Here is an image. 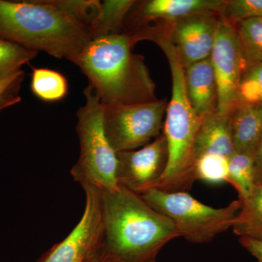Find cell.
<instances>
[{
	"instance_id": "6da1fadb",
	"label": "cell",
	"mask_w": 262,
	"mask_h": 262,
	"mask_svg": "<svg viewBox=\"0 0 262 262\" xmlns=\"http://www.w3.org/2000/svg\"><path fill=\"white\" fill-rule=\"evenodd\" d=\"M99 189L101 254L118 262H150L165 245L180 237L173 222L139 194L120 185L115 189Z\"/></svg>"
},
{
	"instance_id": "7a4b0ae2",
	"label": "cell",
	"mask_w": 262,
	"mask_h": 262,
	"mask_svg": "<svg viewBox=\"0 0 262 262\" xmlns=\"http://www.w3.org/2000/svg\"><path fill=\"white\" fill-rule=\"evenodd\" d=\"M134 36L137 42L150 40L156 43L165 53L171 72V98L163 125L168 144V163L155 188L165 192H187L196 181L194 149L202 119L188 99L184 67L164 23L146 26Z\"/></svg>"
},
{
	"instance_id": "3957f363",
	"label": "cell",
	"mask_w": 262,
	"mask_h": 262,
	"mask_svg": "<svg viewBox=\"0 0 262 262\" xmlns=\"http://www.w3.org/2000/svg\"><path fill=\"white\" fill-rule=\"evenodd\" d=\"M134 39L120 33L90 41L69 61L89 79L103 104H136L158 100L144 58L132 51Z\"/></svg>"
},
{
	"instance_id": "277c9868",
	"label": "cell",
	"mask_w": 262,
	"mask_h": 262,
	"mask_svg": "<svg viewBox=\"0 0 262 262\" xmlns=\"http://www.w3.org/2000/svg\"><path fill=\"white\" fill-rule=\"evenodd\" d=\"M0 38L67 60L91 41L88 27L51 0H0Z\"/></svg>"
},
{
	"instance_id": "5b68a950",
	"label": "cell",
	"mask_w": 262,
	"mask_h": 262,
	"mask_svg": "<svg viewBox=\"0 0 262 262\" xmlns=\"http://www.w3.org/2000/svg\"><path fill=\"white\" fill-rule=\"evenodd\" d=\"M83 94L85 103L77 111L76 126L80 156L71 170V175L82 187L117 189L118 160L103 128L102 103L91 84L84 89Z\"/></svg>"
},
{
	"instance_id": "8992f818",
	"label": "cell",
	"mask_w": 262,
	"mask_h": 262,
	"mask_svg": "<svg viewBox=\"0 0 262 262\" xmlns=\"http://www.w3.org/2000/svg\"><path fill=\"white\" fill-rule=\"evenodd\" d=\"M138 194L155 211L168 217L180 237L192 244L211 242L232 228L242 206L237 199L224 208H213L187 192H165L157 188Z\"/></svg>"
},
{
	"instance_id": "52a82bcc",
	"label": "cell",
	"mask_w": 262,
	"mask_h": 262,
	"mask_svg": "<svg viewBox=\"0 0 262 262\" xmlns=\"http://www.w3.org/2000/svg\"><path fill=\"white\" fill-rule=\"evenodd\" d=\"M102 105L103 128L116 152L139 149L162 134L166 98L136 104Z\"/></svg>"
},
{
	"instance_id": "ba28073f",
	"label": "cell",
	"mask_w": 262,
	"mask_h": 262,
	"mask_svg": "<svg viewBox=\"0 0 262 262\" xmlns=\"http://www.w3.org/2000/svg\"><path fill=\"white\" fill-rule=\"evenodd\" d=\"M82 187L85 193V206L80 220L64 239L53 246L36 262H92L101 253V192L95 186Z\"/></svg>"
},
{
	"instance_id": "9c48e42d",
	"label": "cell",
	"mask_w": 262,
	"mask_h": 262,
	"mask_svg": "<svg viewBox=\"0 0 262 262\" xmlns=\"http://www.w3.org/2000/svg\"><path fill=\"white\" fill-rule=\"evenodd\" d=\"M210 59L218 89V112L229 115L235 106L239 83L247 65L235 27L221 16Z\"/></svg>"
},
{
	"instance_id": "30bf717a",
	"label": "cell",
	"mask_w": 262,
	"mask_h": 262,
	"mask_svg": "<svg viewBox=\"0 0 262 262\" xmlns=\"http://www.w3.org/2000/svg\"><path fill=\"white\" fill-rule=\"evenodd\" d=\"M118 185L141 194L156 187L166 168L168 159L166 138L162 133L145 146L117 152Z\"/></svg>"
},
{
	"instance_id": "8fae6325",
	"label": "cell",
	"mask_w": 262,
	"mask_h": 262,
	"mask_svg": "<svg viewBox=\"0 0 262 262\" xmlns=\"http://www.w3.org/2000/svg\"><path fill=\"white\" fill-rule=\"evenodd\" d=\"M220 13H202L172 23H165L184 69L211 56Z\"/></svg>"
},
{
	"instance_id": "7c38bea8",
	"label": "cell",
	"mask_w": 262,
	"mask_h": 262,
	"mask_svg": "<svg viewBox=\"0 0 262 262\" xmlns=\"http://www.w3.org/2000/svg\"><path fill=\"white\" fill-rule=\"evenodd\" d=\"M225 3L223 0L136 1L124 22L123 33L134 34L151 20L172 23L198 13H221Z\"/></svg>"
},
{
	"instance_id": "4fadbf2b",
	"label": "cell",
	"mask_w": 262,
	"mask_h": 262,
	"mask_svg": "<svg viewBox=\"0 0 262 262\" xmlns=\"http://www.w3.org/2000/svg\"><path fill=\"white\" fill-rule=\"evenodd\" d=\"M184 82L188 99L202 120L218 111V89L210 58L184 69Z\"/></svg>"
},
{
	"instance_id": "5bb4252c",
	"label": "cell",
	"mask_w": 262,
	"mask_h": 262,
	"mask_svg": "<svg viewBox=\"0 0 262 262\" xmlns=\"http://www.w3.org/2000/svg\"><path fill=\"white\" fill-rule=\"evenodd\" d=\"M234 152L255 157L262 139V105L238 104L229 113Z\"/></svg>"
},
{
	"instance_id": "9a60e30c",
	"label": "cell",
	"mask_w": 262,
	"mask_h": 262,
	"mask_svg": "<svg viewBox=\"0 0 262 262\" xmlns=\"http://www.w3.org/2000/svg\"><path fill=\"white\" fill-rule=\"evenodd\" d=\"M234 153L229 114L224 115L217 111L203 118L194 144V161L205 154H220L230 158Z\"/></svg>"
},
{
	"instance_id": "2e32d148",
	"label": "cell",
	"mask_w": 262,
	"mask_h": 262,
	"mask_svg": "<svg viewBox=\"0 0 262 262\" xmlns=\"http://www.w3.org/2000/svg\"><path fill=\"white\" fill-rule=\"evenodd\" d=\"M136 3L134 0L101 2L97 15L89 27L91 40L123 32L124 22Z\"/></svg>"
},
{
	"instance_id": "e0dca14e",
	"label": "cell",
	"mask_w": 262,
	"mask_h": 262,
	"mask_svg": "<svg viewBox=\"0 0 262 262\" xmlns=\"http://www.w3.org/2000/svg\"><path fill=\"white\" fill-rule=\"evenodd\" d=\"M241 202L242 206L232 227L234 234L262 241V184H256L251 194Z\"/></svg>"
},
{
	"instance_id": "ac0fdd59",
	"label": "cell",
	"mask_w": 262,
	"mask_h": 262,
	"mask_svg": "<svg viewBox=\"0 0 262 262\" xmlns=\"http://www.w3.org/2000/svg\"><path fill=\"white\" fill-rule=\"evenodd\" d=\"M31 90L36 97L47 103L62 101L68 94L67 78L57 71L32 67Z\"/></svg>"
},
{
	"instance_id": "d6986e66",
	"label": "cell",
	"mask_w": 262,
	"mask_h": 262,
	"mask_svg": "<svg viewBox=\"0 0 262 262\" xmlns=\"http://www.w3.org/2000/svg\"><path fill=\"white\" fill-rule=\"evenodd\" d=\"M254 156L234 152L229 159L228 173L226 182L234 187L243 201L252 192L255 183Z\"/></svg>"
},
{
	"instance_id": "ffe728a7",
	"label": "cell",
	"mask_w": 262,
	"mask_h": 262,
	"mask_svg": "<svg viewBox=\"0 0 262 262\" xmlns=\"http://www.w3.org/2000/svg\"><path fill=\"white\" fill-rule=\"evenodd\" d=\"M234 27L247 68L262 61V17L244 20Z\"/></svg>"
},
{
	"instance_id": "44dd1931",
	"label": "cell",
	"mask_w": 262,
	"mask_h": 262,
	"mask_svg": "<svg viewBox=\"0 0 262 262\" xmlns=\"http://www.w3.org/2000/svg\"><path fill=\"white\" fill-rule=\"evenodd\" d=\"M37 54V51L0 38V80L21 70Z\"/></svg>"
},
{
	"instance_id": "7402d4cb",
	"label": "cell",
	"mask_w": 262,
	"mask_h": 262,
	"mask_svg": "<svg viewBox=\"0 0 262 262\" xmlns=\"http://www.w3.org/2000/svg\"><path fill=\"white\" fill-rule=\"evenodd\" d=\"M229 158L220 154H205L198 157L194 163L196 180L209 184L226 182Z\"/></svg>"
},
{
	"instance_id": "603a6c76",
	"label": "cell",
	"mask_w": 262,
	"mask_h": 262,
	"mask_svg": "<svg viewBox=\"0 0 262 262\" xmlns=\"http://www.w3.org/2000/svg\"><path fill=\"white\" fill-rule=\"evenodd\" d=\"M245 103L262 105V61L248 67L241 77L235 106Z\"/></svg>"
},
{
	"instance_id": "cb8c5ba5",
	"label": "cell",
	"mask_w": 262,
	"mask_h": 262,
	"mask_svg": "<svg viewBox=\"0 0 262 262\" xmlns=\"http://www.w3.org/2000/svg\"><path fill=\"white\" fill-rule=\"evenodd\" d=\"M221 17L232 26L244 20L262 17V0L225 1Z\"/></svg>"
},
{
	"instance_id": "d4e9b609",
	"label": "cell",
	"mask_w": 262,
	"mask_h": 262,
	"mask_svg": "<svg viewBox=\"0 0 262 262\" xmlns=\"http://www.w3.org/2000/svg\"><path fill=\"white\" fill-rule=\"evenodd\" d=\"M25 72L20 70L0 80V113L6 108L20 102V89Z\"/></svg>"
},
{
	"instance_id": "484cf974",
	"label": "cell",
	"mask_w": 262,
	"mask_h": 262,
	"mask_svg": "<svg viewBox=\"0 0 262 262\" xmlns=\"http://www.w3.org/2000/svg\"><path fill=\"white\" fill-rule=\"evenodd\" d=\"M239 243L257 262H262V241L248 237H239Z\"/></svg>"
},
{
	"instance_id": "4316f807",
	"label": "cell",
	"mask_w": 262,
	"mask_h": 262,
	"mask_svg": "<svg viewBox=\"0 0 262 262\" xmlns=\"http://www.w3.org/2000/svg\"><path fill=\"white\" fill-rule=\"evenodd\" d=\"M255 183L262 184V139L254 157Z\"/></svg>"
},
{
	"instance_id": "83f0119b",
	"label": "cell",
	"mask_w": 262,
	"mask_h": 262,
	"mask_svg": "<svg viewBox=\"0 0 262 262\" xmlns=\"http://www.w3.org/2000/svg\"><path fill=\"white\" fill-rule=\"evenodd\" d=\"M92 262H118L113 259V258L108 257V256H104V255L101 254V253L98 255L97 257L95 258L94 261Z\"/></svg>"
},
{
	"instance_id": "f1b7e54d",
	"label": "cell",
	"mask_w": 262,
	"mask_h": 262,
	"mask_svg": "<svg viewBox=\"0 0 262 262\" xmlns=\"http://www.w3.org/2000/svg\"><path fill=\"white\" fill-rule=\"evenodd\" d=\"M150 262H156V258H155V259L151 260Z\"/></svg>"
}]
</instances>
